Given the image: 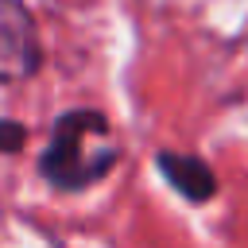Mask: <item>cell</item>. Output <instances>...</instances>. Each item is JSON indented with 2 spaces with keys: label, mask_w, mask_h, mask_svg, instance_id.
<instances>
[{
  "label": "cell",
  "mask_w": 248,
  "mask_h": 248,
  "mask_svg": "<svg viewBox=\"0 0 248 248\" xmlns=\"http://www.w3.org/2000/svg\"><path fill=\"white\" fill-rule=\"evenodd\" d=\"M116 155L108 116L97 108H70L54 120L39 170L58 190H85L112 170Z\"/></svg>",
  "instance_id": "6da1fadb"
},
{
  "label": "cell",
  "mask_w": 248,
  "mask_h": 248,
  "mask_svg": "<svg viewBox=\"0 0 248 248\" xmlns=\"http://www.w3.org/2000/svg\"><path fill=\"white\" fill-rule=\"evenodd\" d=\"M43 66V43L35 16L23 0H0V81L31 78Z\"/></svg>",
  "instance_id": "7a4b0ae2"
},
{
  "label": "cell",
  "mask_w": 248,
  "mask_h": 248,
  "mask_svg": "<svg viewBox=\"0 0 248 248\" xmlns=\"http://www.w3.org/2000/svg\"><path fill=\"white\" fill-rule=\"evenodd\" d=\"M23 140H27V128H23L19 120H4V116H0V155L19 151Z\"/></svg>",
  "instance_id": "277c9868"
},
{
  "label": "cell",
  "mask_w": 248,
  "mask_h": 248,
  "mask_svg": "<svg viewBox=\"0 0 248 248\" xmlns=\"http://www.w3.org/2000/svg\"><path fill=\"white\" fill-rule=\"evenodd\" d=\"M155 163H159L163 178H167L186 202H198V205H202V202H209V198L217 194V178H213V170H209L205 159L182 155V151H159Z\"/></svg>",
  "instance_id": "3957f363"
}]
</instances>
